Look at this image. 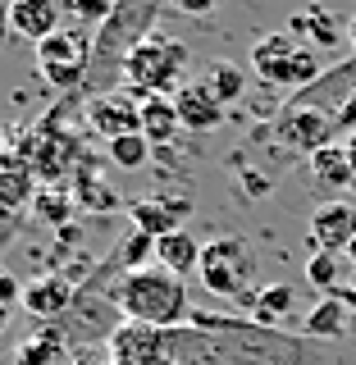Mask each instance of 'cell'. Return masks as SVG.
I'll list each match as a JSON object with an SVG mask.
<instances>
[{
    "label": "cell",
    "instance_id": "obj_34",
    "mask_svg": "<svg viewBox=\"0 0 356 365\" xmlns=\"http://www.w3.org/2000/svg\"><path fill=\"white\" fill-rule=\"evenodd\" d=\"M342 146H347V160H352V174H356V133L342 137Z\"/></svg>",
    "mask_w": 356,
    "mask_h": 365
},
{
    "label": "cell",
    "instance_id": "obj_15",
    "mask_svg": "<svg viewBox=\"0 0 356 365\" xmlns=\"http://www.w3.org/2000/svg\"><path fill=\"white\" fill-rule=\"evenodd\" d=\"M174 110H178V123L188 133H210L224 123V106L215 101V91L205 83H183L174 91Z\"/></svg>",
    "mask_w": 356,
    "mask_h": 365
},
{
    "label": "cell",
    "instance_id": "obj_23",
    "mask_svg": "<svg viewBox=\"0 0 356 365\" xmlns=\"http://www.w3.org/2000/svg\"><path fill=\"white\" fill-rule=\"evenodd\" d=\"M251 319L256 324H265V329H279L283 319L293 315V306H297V292L288 288V283H265V288H256L251 292Z\"/></svg>",
    "mask_w": 356,
    "mask_h": 365
},
{
    "label": "cell",
    "instance_id": "obj_3",
    "mask_svg": "<svg viewBox=\"0 0 356 365\" xmlns=\"http://www.w3.org/2000/svg\"><path fill=\"white\" fill-rule=\"evenodd\" d=\"M114 306H119L123 319L156 324V329H174L192 315L183 279L169 274L165 265H142V269L119 274V283H114Z\"/></svg>",
    "mask_w": 356,
    "mask_h": 365
},
{
    "label": "cell",
    "instance_id": "obj_30",
    "mask_svg": "<svg viewBox=\"0 0 356 365\" xmlns=\"http://www.w3.org/2000/svg\"><path fill=\"white\" fill-rule=\"evenodd\" d=\"M14 302H23V283L9 269H0V306H9V311H14Z\"/></svg>",
    "mask_w": 356,
    "mask_h": 365
},
{
    "label": "cell",
    "instance_id": "obj_27",
    "mask_svg": "<svg viewBox=\"0 0 356 365\" xmlns=\"http://www.w3.org/2000/svg\"><path fill=\"white\" fill-rule=\"evenodd\" d=\"M106 155H110V165H119V169H142L146 160H151V142H146L142 133H128V137L106 142Z\"/></svg>",
    "mask_w": 356,
    "mask_h": 365
},
{
    "label": "cell",
    "instance_id": "obj_11",
    "mask_svg": "<svg viewBox=\"0 0 356 365\" xmlns=\"http://www.w3.org/2000/svg\"><path fill=\"white\" fill-rule=\"evenodd\" d=\"M87 110V128L101 133L106 142L114 137H128V133H142V101L133 91H110V96H96Z\"/></svg>",
    "mask_w": 356,
    "mask_h": 365
},
{
    "label": "cell",
    "instance_id": "obj_22",
    "mask_svg": "<svg viewBox=\"0 0 356 365\" xmlns=\"http://www.w3.org/2000/svg\"><path fill=\"white\" fill-rule=\"evenodd\" d=\"M156 265H165L169 274L188 279V274L201 269V242L188 233V228H178V233L160 237V242H156Z\"/></svg>",
    "mask_w": 356,
    "mask_h": 365
},
{
    "label": "cell",
    "instance_id": "obj_36",
    "mask_svg": "<svg viewBox=\"0 0 356 365\" xmlns=\"http://www.w3.org/2000/svg\"><path fill=\"white\" fill-rule=\"evenodd\" d=\"M347 41H352V55H356V19H347Z\"/></svg>",
    "mask_w": 356,
    "mask_h": 365
},
{
    "label": "cell",
    "instance_id": "obj_2",
    "mask_svg": "<svg viewBox=\"0 0 356 365\" xmlns=\"http://www.w3.org/2000/svg\"><path fill=\"white\" fill-rule=\"evenodd\" d=\"M160 14H165V9L151 5V0H119V5H114V14L101 23L96 32H91V68H87V83H83L78 96H64L60 114L64 110H78V106H91L96 96L119 91L123 64H128V55L156 32V19Z\"/></svg>",
    "mask_w": 356,
    "mask_h": 365
},
{
    "label": "cell",
    "instance_id": "obj_4",
    "mask_svg": "<svg viewBox=\"0 0 356 365\" xmlns=\"http://www.w3.org/2000/svg\"><path fill=\"white\" fill-rule=\"evenodd\" d=\"M192 51L165 32H151L123 64V91H133L137 101L146 96H174L183 87V68H188Z\"/></svg>",
    "mask_w": 356,
    "mask_h": 365
},
{
    "label": "cell",
    "instance_id": "obj_21",
    "mask_svg": "<svg viewBox=\"0 0 356 365\" xmlns=\"http://www.w3.org/2000/svg\"><path fill=\"white\" fill-rule=\"evenodd\" d=\"M68 192H73V201H78V210H91V215H106L119 205V197L106 187V182L96 178V160L83 155V165L73 169V178H68Z\"/></svg>",
    "mask_w": 356,
    "mask_h": 365
},
{
    "label": "cell",
    "instance_id": "obj_16",
    "mask_svg": "<svg viewBox=\"0 0 356 365\" xmlns=\"http://www.w3.org/2000/svg\"><path fill=\"white\" fill-rule=\"evenodd\" d=\"M9 28L37 46V41L51 37V32L64 28V5H55V0H14V5H9Z\"/></svg>",
    "mask_w": 356,
    "mask_h": 365
},
{
    "label": "cell",
    "instance_id": "obj_1",
    "mask_svg": "<svg viewBox=\"0 0 356 365\" xmlns=\"http://www.w3.org/2000/svg\"><path fill=\"white\" fill-rule=\"evenodd\" d=\"M325 347L306 334L265 329L238 315L192 311L183 324L165 329V365H320Z\"/></svg>",
    "mask_w": 356,
    "mask_h": 365
},
{
    "label": "cell",
    "instance_id": "obj_32",
    "mask_svg": "<svg viewBox=\"0 0 356 365\" xmlns=\"http://www.w3.org/2000/svg\"><path fill=\"white\" fill-rule=\"evenodd\" d=\"M73 365H110L106 361V347H96V351H78V361Z\"/></svg>",
    "mask_w": 356,
    "mask_h": 365
},
{
    "label": "cell",
    "instance_id": "obj_24",
    "mask_svg": "<svg viewBox=\"0 0 356 365\" xmlns=\"http://www.w3.org/2000/svg\"><path fill=\"white\" fill-rule=\"evenodd\" d=\"M178 110H174V96H146L142 101V137L151 146H165L178 137Z\"/></svg>",
    "mask_w": 356,
    "mask_h": 365
},
{
    "label": "cell",
    "instance_id": "obj_8",
    "mask_svg": "<svg viewBox=\"0 0 356 365\" xmlns=\"http://www.w3.org/2000/svg\"><path fill=\"white\" fill-rule=\"evenodd\" d=\"M37 68L41 78L64 96H78L91 68V32L83 28H60L46 41H37Z\"/></svg>",
    "mask_w": 356,
    "mask_h": 365
},
{
    "label": "cell",
    "instance_id": "obj_38",
    "mask_svg": "<svg viewBox=\"0 0 356 365\" xmlns=\"http://www.w3.org/2000/svg\"><path fill=\"white\" fill-rule=\"evenodd\" d=\"M347 256H352V265H356V242H352V247H347Z\"/></svg>",
    "mask_w": 356,
    "mask_h": 365
},
{
    "label": "cell",
    "instance_id": "obj_35",
    "mask_svg": "<svg viewBox=\"0 0 356 365\" xmlns=\"http://www.w3.org/2000/svg\"><path fill=\"white\" fill-rule=\"evenodd\" d=\"M5 28H9V5H0V46H5Z\"/></svg>",
    "mask_w": 356,
    "mask_h": 365
},
{
    "label": "cell",
    "instance_id": "obj_13",
    "mask_svg": "<svg viewBox=\"0 0 356 365\" xmlns=\"http://www.w3.org/2000/svg\"><path fill=\"white\" fill-rule=\"evenodd\" d=\"M37 187L41 182H37L28 160H23L14 146H0V215H19L23 205H32Z\"/></svg>",
    "mask_w": 356,
    "mask_h": 365
},
{
    "label": "cell",
    "instance_id": "obj_26",
    "mask_svg": "<svg viewBox=\"0 0 356 365\" xmlns=\"http://www.w3.org/2000/svg\"><path fill=\"white\" fill-rule=\"evenodd\" d=\"M205 87L215 91L220 106H233V101H243V91H247V73L233 60H215L210 68H205Z\"/></svg>",
    "mask_w": 356,
    "mask_h": 365
},
{
    "label": "cell",
    "instance_id": "obj_39",
    "mask_svg": "<svg viewBox=\"0 0 356 365\" xmlns=\"http://www.w3.org/2000/svg\"><path fill=\"white\" fill-rule=\"evenodd\" d=\"M352 334H356V311H352Z\"/></svg>",
    "mask_w": 356,
    "mask_h": 365
},
{
    "label": "cell",
    "instance_id": "obj_17",
    "mask_svg": "<svg viewBox=\"0 0 356 365\" xmlns=\"http://www.w3.org/2000/svg\"><path fill=\"white\" fill-rule=\"evenodd\" d=\"M78 351L64 342V334L55 324L32 329V338H23L14 347V365H73Z\"/></svg>",
    "mask_w": 356,
    "mask_h": 365
},
{
    "label": "cell",
    "instance_id": "obj_28",
    "mask_svg": "<svg viewBox=\"0 0 356 365\" xmlns=\"http://www.w3.org/2000/svg\"><path fill=\"white\" fill-rule=\"evenodd\" d=\"M338 274H342V265H338V256H329V251H315L311 260H306V283L311 288H320V292H338Z\"/></svg>",
    "mask_w": 356,
    "mask_h": 365
},
{
    "label": "cell",
    "instance_id": "obj_5",
    "mask_svg": "<svg viewBox=\"0 0 356 365\" xmlns=\"http://www.w3.org/2000/svg\"><path fill=\"white\" fill-rule=\"evenodd\" d=\"M256 269H260L256 247L238 233H224V237H215V242L201 247V269L197 274H201L205 292H215V297L251 302V292H256Z\"/></svg>",
    "mask_w": 356,
    "mask_h": 365
},
{
    "label": "cell",
    "instance_id": "obj_14",
    "mask_svg": "<svg viewBox=\"0 0 356 365\" xmlns=\"http://www.w3.org/2000/svg\"><path fill=\"white\" fill-rule=\"evenodd\" d=\"M188 215V201H174V197H146V201H133L128 205V220H133V233L151 237V242H160V237L178 233V220Z\"/></svg>",
    "mask_w": 356,
    "mask_h": 365
},
{
    "label": "cell",
    "instance_id": "obj_29",
    "mask_svg": "<svg viewBox=\"0 0 356 365\" xmlns=\"http://www.w3.org/2000/svg\"><path fill=\"white\" fill-rule=\"evenodd\" d=\"M114 5L119 0H68V19H83V23H106L110 14H114Z\"/></svg>",
    "mask_w": 356,
    "mask_h": 365
},
{
    "label": "cell",
    "instance_id": "obj_6",
    "mask_svg": "<svg viewBox=\"0 0 356 365\" xmlns=\"http://www.w3.org/2000/svg\"><path fill=\"white\" fill-rule=\"evenodd\" d=\"M251 73L260 78L265 87H279L297 96L302 87H311L320 78V55L306 41L288 37V32H270L251 46Z\"/></svg>",
    "mask_w": 356,
    "mask_h": 365
},
{
    "label": "cell",
    "instance_id": "obj_31",
    "mask_svg": "<svg viewBox=\"0 0 356 365\" xmlns=\"http://www.w3.org/2000/svg\"><path fill=\"white\" fill-rule=\"evenodd\" d=\"M178 9H183V14H210L215 0H178Z\"/></svg>",
    "mask_w": 356,
    "mask_h": 365
},
{
    "label": "cell",
    "instance_id": "obj_33",
    "mask_svg": "<svg viewBox=\"0 0 356 365\" xmlns=\"http://www.w3.org/2000/svg\"><path fill=\"white\" fill-rule=\"evenodd\" d=\"M338 297H342V302H347L352 311H356V274H352V279H347V283H342V288H338Z\"/></svg>",
    "mask_w": 356,
    "mask_h": 365
},
{
    "label": "cell",
    "instance_id": "obj_19",
    "mask_svg": "<svg viewBox=\"0 0 356 365\" xmlns=\"http://www.w3.org/2000/svg\"><path fill=\"white\" fill-rule=\"evenodd\" d=\"M302 329H306V338H315V342H334L342 334H352V306L342 302L338 292H329L311 306V315H306Z\"/></svg>",
    "mask_w": 356,
    "mask_h": 365
},
{
    "label": "cell",
    "instance_id": "obj_10",
    "mask_svg": "<svg viewBox=\"0 0 356 365\" xmlns=\"http://www.w3.org/2000/svg\"><path fill=\"white\" fill-rule=\"evenodd\" d=\"M160 356H165V329L137 324V319H123L106 342L110 365H156Z\"/></svg>",
    "mask_w": 356,
    "mask_h": 365
},
{
    "label": "cell",
    "instance_id": "obj_37",
    "mask_svg": "<svg viewBox=\"0 0 356 365\" xmlns=\"http://www.w3.org/2000/svg\"><path fill=\"white\" fill-rule=\"evenodd\" d=\"M9 324V306H0V329H5Z\"/></svg>",
    "mask_w": 356,
    "mask_h": 365
},
{
    "label": "cell",
    "instance_id": "obj_20",
    "mask_svg": "<svg viewBox=\"0 0 356 365\" xmlns=\"http://www.w3.org/2000/svg\"><path fill=\"white\" fill-rule=\"evenodd\" d=\"M342 32H347V23H342L338 14H329V9H302V14L288 19V37H297V41L306 37L311 51H315V46L334 51V46L342 41Z\"/></svg>",
    "mask_w": 356,
    "mask_h": 365
},
{
    "label": "cell",
    "instance_id": "obj_18",
    "mask_svg": "<svg viewBox=\"0 0 356 365\" xmlns=\"http://www.w3.org/2000/svg\"><path fill=\"white\" fill-rule=\"evenodd\" d=\"M311 178H315V187H320V192H329V201H342L338 192L356 187V174H352L347 146L334 142V146H325L320 155H311Z\"/></svg>",
    "mask_w": 356,
    "mask_h": 365
},
{
    "label": "cell",
    "instance_id": "obj_25",
    "mask_svg": "<svg viewBox=\"0 0 356 365\" xmlns=\"http://www.w3.org/2000/svg\"><path fill=\"white\" fill-rule=\"evenodd\" d=\"M73 210H78V201H73V192H68V182H60V187H37V197H32V215L51 228L68 224Z\"/></svg>",
    "mask_w": 356,
    "mask_h": 365
},
{
    "label": "cell",
    "instance_id": "obj_7",
    "mask_svg": "<svg viewBox=\"0 0 356 365\" xmlns=\"http://www.w3.org/2000/svg\"><path fill=\"white\" fill-rule=\"evenodd\" d=\"M260 137L274 142V146H283L288 155H306V160H311V155L325 151V146L338 142V119H334V114H320L311 106H293V101H283Z\"/></svg>",
    "mask_w": 356,
    "mask_h": 365
},
{
    "label": "cell",
    "instance_id": "obj_9",
    "mask_svg": "<svg viewBox=\"0 0 356 365\" xmlns=\"http://www.w3.org/2000/svg\"><path fill=\"white\" fill-rule=\"evenodd\" d=\"M91 274V269H87ZM87 274H37L32 283H23V311H28L32 319H41V324H55V319L68 315V306H73L78 297V283L87 279Z\"/></svg>",
    "mask_w": 356,
    "mask_h": 365
},
{
    "label": "cell",
    "instance_id": "obj_12",
    "mask_svg": "<svg viewBox=\"0 0 356 365\" xmlns=\"http://www.w3.org/2000/svg\"><path fill=\"white\" fill-rule=\"evenodd\" d=\"M356 242V205L347 201H320L311 215V247L329 251V256H347Z\"/></svg>",
    "mask_w": 356,
    "mask_h": 365
}]
</instances>
